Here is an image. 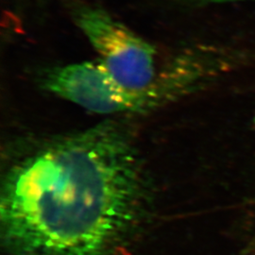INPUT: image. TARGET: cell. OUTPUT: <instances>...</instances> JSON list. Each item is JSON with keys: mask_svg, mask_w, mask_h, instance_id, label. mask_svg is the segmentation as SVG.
Here are the masks:
<instances>
[{"mask_svg": "<svg viewBox=\"0 0 255 255\" xmlns=\"http://www.w3.org/2000/svg\"><path fill=\"white\" fill-rule=\"evenodd\" d=\"M121 118L16 142L1 190V231L13 255H113L144 215L147 175Z\"/></svg>", "mask_w": 255, "mask_h": 255, "instance_id": "obj_1", "label": "cell"}, {"mask_svg": "<svg viewBox=\"0 0 255 255\" xmlns=\"http://www.w3.org/2000/svg\"><path fill=\"white\" fill-rule=\"evenodd\" d=\"M69 14L113 80L131 91L154 85L163 66L157 63L152 44L100 6L76 2L70 5Z\"/></svg>", "mask_w": 255, "mask_h": 255, "instance_id": "obj_2", "label": "cell"}, {"mask_svg": "<svg viewBox=\"0 0 255 255\" xmlns=\"http://www.w3.org/2000/svg\"><path fill=\"white\" fill-rule=\"evenodd\" d=\"M183 4L189 6H209V5H219V4H226V3H234V2H243V1H252V0H179Z\"/></svg>", "mask_w": 255, "mask_h": 255, "instance_id": "obj_3", "label": "cell"}, {"mask_svg": "<svg viewBox=\"0 0 255 255\" xmlns=\"http://www.w3.org/2000/svg\"></svg>", "mask_w": 255, "mask_h": 255, "instance_id": "obj_4", "label": "cell"}]
</instances>
